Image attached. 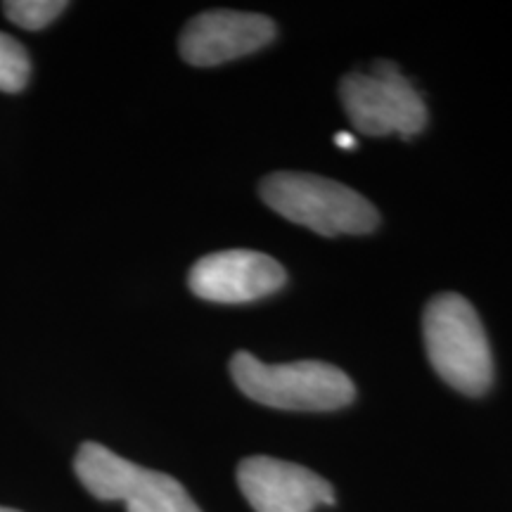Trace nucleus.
<instances>
[{
  "instance_id": "1",
  "label": "nucleus",
  "mask_w": 512,
  "mask_h": 512,
  "mask_svg": "<svg viewBox=\"0 0 512 512\" xmlns=\"http://www.w3.org/2000/svg\"><path fill=\"white\" fill-rule=\"evenodd\" d=\"M422 337L441 380L467 396H482L494 384V356L475 306L456 292L437 294L422 316Z\"/></svg>"
},
{
  "instance_id": "2",
  "label": "nucleus",
  "mask_w": 512,
  "mask_h": 512,
  "mask_svg": "<svg viewBox=\"0 0 512 512\" xmlns=\"http://www.w3.org/2000/svg\"><path fill=\"white\" fill-rule=\"evenodd\" d=\"M230 375L242 394L278 411H337L356 396L351 377L323 361L264 363L238 351L230 361Z\"/></svg>"
},
{
  "instance_id": "3",
  "label": "nucleus",
  "mask_w": 512,
  "mask_h": 512,
  "mask_svg": "<svg viewBox=\"0 0 512 512\" xmlns=\"http://www.w3.org/2000/svg\"><path fill=\"white\" fill-rule=\"evenodd\" d=\"M259 192L275 214L325 238L366 235L380 226V214L370 200L332 178L280 171L266 176Z\"/></svg>"
},
{
  "instance_id": "4",
  "label": "nucleus",
  "mask_w": 512,
  "mask_h": 512,
  "mask_svg": "<svg viewBox=\"0 0 512 512\" xmlns=\"http://www.w3.org/2000/svg\"><path fill=\"white\" fill-rule=\"evenodd\" d=\"M74 472L95 498L124 501L128 512H202L174 477L145 470L93 441L79 448Z\"/></svg>"
},
{
  "instance_id": "5",
  "label": "nucleus",
  "mask_w": 512,
  "mask_h": 512,
  "mask_svg": "<svg viewBox=\"0 0 512 512\" xmlns=\"http://www.w3.org/2000/svg\"><path fill=\"white\" fill-rule=\"evenodd\" d=\"M339 98L363 136H415L427 124L425 100L392 62H377L368 74L344 76Z\"/></svg>"
},
{
  "instance_id": "6",
  "label": "nucleus",
  "mask_w": 512,
  "mask_h": 512,
  "mask_svg": "<svg viewBox=\"0 0 512 512\" xmlns=\"http://www.w3.org/2000/svg\"><path fill=\"white\" fill-rule=\"evenodd\" d=\"M285 268L273 256L252 249L207 254L192 266L190 290L216 304H245L268 297L285 285Z\"/></svg>"
},
{
  "instance_id": "7",
  "label": "nucleus",
  "mask_w": 512,
  "mask_h": 512,
  "mask_svg": "<svg viewBox=\"0 0 512 512\" xmlns=\"http://www.w3.org/2000/svg\"><path fill=\"white\" fill-rule=\"evenodd\" d=\"M238 484L254 512H313L318 505L335 503L328 479L309 467L268 456L242 460Z\"/></svg>"
},
{
  "instance_id": "8",
  "label": "nucleus",
  "mask_w": 512,
  "mask_h": 512,
  "mask_svg": "<svg viewBox=\"0 0 512 512\" xmlns=\"http://www.w3.org/2000/svg\"><path fill=\"white\" fill-rule=\"evenodd\" d=\"M275 36L273 19L256 12L209 10L185 24L181 57L192 67H216V64L252 55L271 43Z\"/></svg>"
},
{
  "instance_id": "9",
  "label": "nucleus",
  "mask_w": 512,
  "mask_h": 512,
  "mask_svg": "<svg viewBox=\"0 0 512 512\" xmlns=\"http://www.w3.org/2000/svg\"><path fill=\"white\" fill-rule=\"evenodd\" d=\"M31 62L22 43L0 34V91L19 93L29 81Z\"/></svg>"
},
{
  "instance_id": "10",
  "label": "nucleus",
  "mask_w": 512,
  "mask_h": 512,
  "mask_svg": "<svg viewBox=\"0 0 512 512\" xmlns=\"http://www.w3.org/2000/svg\"><path fill=\"white\" fill-rule=\"evenodd\" d=\"M64 10H67V3L62 0H8L3 3L5 17L29 31L48 27Z\"/></svg>"
},
{
  "instance_id": "11",
  "label": "nucleus",
  "mask_w": 512,
  "mask_h": 512,
  "mask_svg": "<svg viewBox=\"0 0 512 512\" xmlns=\"http://www.w3.org/2000/svg\"><path fill=\"white\" fill-rule=\"evenodd\" d=\"M335 143H337L339 147H344V150H354V147H356V138L351 136V133H337Z\"/></svg>"
},
{
  "instance_id": "12",
  "label": "nucleus",
  "mask_w": 512,
  "mask_h": 512,
  "mask_svg": "<svg viewBox=\"0 0 512 512\" xmlns=\"http://www.w3.org/2000/svg\"><path fill=\"white\" fill-rule=\"evenodd\" d=\"M0 512H19V510H12V508H3V505H0Z\"/></svg>"
}]
</instances>
